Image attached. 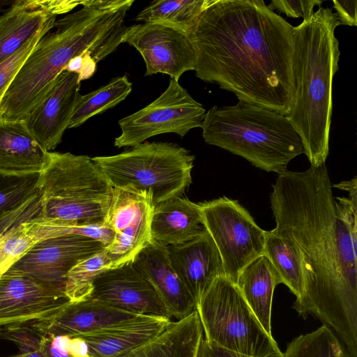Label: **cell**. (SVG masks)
Wrapping results in <instances>:
<instances>
[{"label": "cell", "mask_w": 357, "mask_h": 357, "mask_svg": "<svg viewBox=\"0 0 357 357\" xmlns=\"http://www.w3.org/2000/svg\"><path fill=\"white\" fill-rule=\"evenodd\" d=\"M332 187L325 164L278 175L273 230L301 264L304 291L294 308L321 321L357 357V195L335 198Z\"/></svg>", "instance_id": "obj_1"}, {"label": "cell", "mask_w": 357, "mask_h": 357, "mask_svg": "<svg viewBox=\"0 0 357 357\" xmlns=\"http://www.w3.org/2000/svg\"><path fill=\"white\" fill-rule=\"evenodd\" d=\"M294 26L262 0H213L188 36L195 75L239 101L287 116Z\"/></svg>", "instance_id": "obj_2"}, {"label": "cell", "mask_w": 357, "mask_h": 357, "mask_svg": "<svg viewBox=\"0 0 357 357\" xmlns=\"http://www.w3.org/2000/svg\"><path fill=\"white\" fill-rule=\"evenodd\" d=\"M134 0H85L82 8L56 20L36 43L0 102V120H23L74 58L89 54L97 63L114 52L126 29Z\"/></svg>", "instance_id": "obj_3"}, {"label": "cell", "mask_w": 357, "mask_h": 357, "mask_svg": "<svg viewBox=\"0 0 357 357\" xmlns=\"http://www.w3.org/2000/svg\"><path fill=\"white\" fill-rule=\"evenodd\" d=\"M339 25L333 8L320 6L309 21L294 26V97L287 116L312 167L324 165L329 153L332 85L340 55L335 31Z\"/></svg>", "instance_id": "obj_4"}, {"label": "cell", "mask_w": 357, "mask_h": 357, "mask_svg": "<svg viewBox=\"0 0 357 357\" xmlns=\"http://www.w3.org/2000/svg\"><path fill=\"white\" fill-rule=\"evenodd\" d=\"M204 142L243 158L252 165L278 175L304 153L301 138L287 116L238 101L213 106L201 126Z\"/></svg>", "instance_id": "obj_5"}, {"label": "cell", "mask_w": 357, "mask_h": 357, "mask_svg": "<svg viewBox=\"0 0 357 357\" xmlns=\"http://www.w3.org/2000/svg\"><path fill=\"white\" fill-rule=\"evenodd\" d=\"M42 218L68 226L105 225L114 188L87 155L50 153L40 173Z\"/></svg>", "instance_id": "obj_6"}, {"label": "cell", "mask_w": 357, "mask_h": 357, "mask_svg": "<svg viewBox=\"0 0 357 357\" xmlns=\"http://www.w3.org/2000/svg\"><path fill=\"white\" fill-rule=\"evenodd\" d=\"M91 159L114 188L142 196L154 207L182 197L192 182L195 156L176 144L146 142Z\"/></svg>", "instance_id": "obj_7"}, {"label": "cell", "mask_w": 357, "mask_h": 357, "mask_svg": "<svg viewBox=\"0 0 357 357\" xmlns=\"http://www.w3.org/2000/svg\"><path fill=\"white\" fill-rule=\"evenodd\" d=\"M196 311L206 342L251 357H283L236 284L225 276L204 291Z\"/></svg>", "instance_id": "obj_8"}, {"label": "cell", "mask_w": 357, "mask_h": 357, "mask_svg": "<svg viewBox=\"0 0 357 357\" xmlns=\"http://www.w3.org/2000/svg\"><path fill=\"white\" fill-rule=\"evenodd\" d=\"M199 205L204 225L220 253L224 276L236 284L242 269L262 255L266 231L237 200L223 196Z\"/></svg>", "instance_id": "obj_9"}, {"label": "cell", "mask_w": 357, "mask_h": 357, "mask_svg": "<svg viewBox=\"0 0 357 357\" xmlns=\"http://www.w3.org/2000/svg\"><path fill=\"white\" fill-rule=\"evenodd\" d=\"M206 110L181 86L170 79L167 89L153 102L119 121L121 134L115 138L118 148L134 146L164 133L181 137L190 130L201 128Z\"/></svg>", "instance_id": "obj_10"}, {"label": "cell", "mask_w": 357, "mask_h": 357, "mask_svg": "<svg viewBox=\"0 0 357 357\" xmlns=\"http://www.w3.org/2000/svg\"><path fill=\"white\" fill-rule=\"evenodd\" d=\"M88 236L67 234L37 242L8 270L65 292L66 275L79 261L105 248Z\"/></svg>", "instance_id": "obj_11"}, {"label": "cell", "mask_w": 357, "mask_h": 357, "mask_svg": "<svg viewBox=\"0 0 357 357\" xmlns=\"http://www.w3.org/2000/svg\"><path fill=\"white\" fill-rule=\"evenodd\" d=\"M142 55L146 64V76L167 74L178 81L186 71L195 70L194 46L184 32L155 23L127 26L123 39Z\"/></svg>", "instance_id": "obj_12"}, {"label": "cell", "mask_w": 357, "mask_h": 357, "mask_svg": "<svg viewBox=\"0 0 357 357\" xmlns=\"http://www.w3.org/2000/svg\"><path fill=\"white\" fill-rule=\"evenodd\" d=\"M70 302L64 291L10 270L0 276V327L48 319Z\"/></svg>", "instance_id": "obj_13"}, {"label": "cell", "mask_w": 357, "mask_h": 357, "mask_svg": "<svg viewBox=\"0 0 357 357\" xmlns=\"http://www.w3.org/2000/svg\"><path fill=\"white\" fill-rule=\"evenodd\" d=\"M88 298L136 314L172 319L153 287L132 261L99 274L93 281Z\"/></svg>", "instance_id": "obj_14"}, {"label": "cell", "mask_w": 357, "mask_h": 357, "mask_svg": "<svg viewBox=\"0 0 357 357\" xmlns=\"http://www.w3.org/2000/svg\"><path fill=\"white\" fill-rule=\"evenodd\" d=\"M79 74L63 70L43 99L23 121L37 142L47 151L54 149L68 128L80 96Z\"/></svg>", "instance_id": "obj_15"}, {"label": "cell", "mask_w": 357, "mask_h": 357, "mask_svg": "<svg viewBox=\"0 0 357 357\" xmlns=\"http://www.w3.org/2000/svg\"><path fill=\"white\" fill-rule=\"evenodd\" d=\"M132 262L153 287L172 319H182L196 310V303L173 268L166 246L150 239Z\"/></svg>", "instance_id": "obj_16"}, {"label": "cell", "mask_w": 357, "mask_h": 357, "mask_svg": "<svg viewBox=\"0 0 357 357\" xmlns=\"http://www.w3.org/2000/svg\"><path fill=\"white\" fill-rule=\"evenodd\" d=\"M79 4L78 1L15 0L0 15V63L47 22Z\"/></svg>", "instance_id": "obj_17"}, {"label": "cell", "mask_w": 357, "mask_h": 357, "mask_svg": "<svg viewBox=\"0 0 357 357\" xmlns=\"http://www.w3.org/2000/svg\"><path fill=\"white\" fill-rule=\"evenodd\" d=\"M166 247L173 268L196 303L216 278L224 276L220 253L207 230L190 241Z\"/></svg>", "instance_id": "obj_18"}, {"label": "cell", "mask_w": 357, "mask_h": 357, "mask_svg": "<svg viewBox=\"0 0 357 357\" xmlns=\"http://www.w3.org/2000/svg\"><path fill=\"white\" fill-rule=\"evenodd\" d=\"M139 315L87 298L69 302L52 317L33 321L32 325L38 333L44 336L66 335L73 338L133 319Z\"/></svg>", "instance_id": "obj_19"}, {"label": "cell", "mask_w": 357, "mask_h": 357, "mask_svg": "<svg viewBox=\"0 0 357 357\" xmlns=\"http://www.w3.org/2000/svg\"><path fill=\"white\" fill-rule=\"evenodd\" d=\"M172 321L163 317L139 315L79 337L87 343L90 357H115L155 338Z\"/></svg>", "instance_id": "obj_20"}, {"label": "cell", "mask_w": 357, "mask_h": 357, "mask_svg": "<svg viewBox=\"0 0 357 357\" xmlns=\"http://www.w3.org/2000/svg\"><path fill=\"white\" fill-rule=\"evenodd\" d=\"M206 230L199 204L186 198L171 199L153 208L151 239L164 246L190 241Z\"/></svg>", "instance_id": "obj_21"}, {"label": "cell", "mask_w": 357, "mask_h": 357, "mask_svg": "<svg viewBox=\"0 0 357 357\" xmlns=\"http://www.w3.org/2000/svg\"><path fill=\"white\" fill-rule=\"evenodd\" d=\"M50 153L37 142L23 120H0V172L41 173L48 164Z\"/></svg>", "instance_id": "obj_22"}, {"label": "cell", "mask_w": 357, "mask_h": 357, "mask_svg": "<svg viewBox=\"0 0 357 357\" xmlns=\"http://www.w3.org/2000/svg\"><path fill=\"white\" fill-rule=\"evenodd\" d=\"M203 328L195 310L175 321L158 337L115 357H197Z\"/></svg>", "instance_id": "obj_23"}, {"label": "cell", "mask_w": 357, "mask_h": 357, "mask_svg": "<svg viewBox=\"0 0 357 357\" xmlns=\"http://www.w3.org/2000/svg\"><path fill=\"white\" fill-rule=\"evenodd\" d=\"M281 279L264 255H260L239 273L236 286L257 319L269 335L271 333V307L274 289Z\"/></svg>", "instance_id": "obj_24"}, {"label": "cell", "mask_w": 357, "mask_h": 357, "mask_svg": "<svg viewBox=\"0 0 357 357\" xmlns=\"http://www.w3.org/2000/svg\"><path fill=\"white\" fill-rule=\"evenodd\" d=\"M213 0H158L136 16L144 23L169 26L189 35L197 20Z\"/></svg>", "instance_id": "obj_25"}, {"label": "cell", "mask_w": 357, "mask_h": 357, "mask_svg": "<svg viewBox=\"0 0 357 357\" xmlns=\"http://www.w3.org/2000/svg\"><path fill=\"white\" fill-rule=\"evenodd\" d=\"M262 255L269 260L282 284L289 289L296 296V301H298L304 291L303 271L298 256L290 243L273 229L266 231Z\"/></svg>", "instance_id": "obj_26"}, {"label": "cell", "mask_w": 357, "mask_h": 357, "mask_svg": "<svg viewBox=\"0 0 357 357\" xmlns=\"http://www.w3.org/2000/svg\"><path fill=\"white\" fill-rule=\"evenodd\" d=\"M153 207L146 200L135 220L115 234L113 243L105 248L110 268L132 261L151 239L150 224Z\"/></svg>", "instance_id": "obj_27"}, {"label": "cell", "mask_w": 357, "mask_h": 357, "mask_svg": "<svg viewBox=\"0 0 357 357\" xmlns=\"http://www.w3.org/2000/svg\"><path fill=\"white\" fill-rule=\"evenodd\" d=\"M131 91L132 83L123 75L86 95L80 94L68 128L79 127L92 116L115 107Z\"/></svg>", "instance_id": "obj_28"}, {"label": "cell", "mask_w": 357, "mask_h": 357, "mask_svg": "<svg viewBox=\"0 0 357 357\" xmlns=\"http://www.w3.org/2000/svg\"><path fill=\"white\" fill-rule=\"evenodd\" d=\"M283 357H351L346 347L327 326L294 338Z\"/></svg>", "instance_id": "obj_29"}, {"label": "cell", "mask_w": 357, "mask_h": 357, "mask_svg": "<svg viewBox=\"0 0 357 357\" xmlns=\"http://www.w3.org/2000/svg\"><path fill=\"white\" fill-rule=\"evenodd\" d=\"M110 266L106 248L76 264L66 275L65 294L70 302L87 299L94 280Z\"/></svg>", "instance_id": "obj_30"}, {"label": "cell", "mask_w": 357, "mask_h": 357, "mask_svg": "<svg viewBox=\"0 0 357 357\" xmlns=\"http://www.w3.org/2000/svg\"><path fill=\"white\" fill-rule=\"evenodd\" d=\"M40 173L24 175L0 172V219L39 193Z\"/></svg>", "instance_id": "obj_31"}, {"label": "cell", "mask_w": 357, "mask_h": 357, "mask_svg": "<svg viewBox=\"0 0 357 357\" xmlns=\"http://www.w3.org/2000/svg\"><path fill=\"white\" fill-rule=\"evenodd\" d=\"M33 220L21 223L0 236V276L40 241Z\"/></svg>", "instance_id": "obj_32"}, {"label": "cell", "mask_w": 357, "mask_h": 357, "mask_svg": "<svg viewBox=\"0 0 357 357\" xmlns=\"http://www.w3.org/2000/svg\"><path fill=\"white\" fill-rule=\"evenodd\" d=\"M56 18L47 22L15 54L0 63V102L36 43L54 27Z\"/></svg>", "instance_id": "obj_33"}, {"label": "cell", "mask_w": 357, "mask_h": 357, "mask_svg": "<svg viewBox=\"0 0 357 357\" xmlns=\"http://www.w3.org/2000/svg\"><path fill=\"white\" fill-rule=\"evenodd\" d=\"M32 325V322L0 327V339L14 342L20 353L40 349L43 337Z\"/></svg>", "instance_id": "obj_34"}, {"label": "cell", "mask_w": 357, "mask_h": 357, "mask_svg": "<svg viewBox=\"0 0 357 357\" xmlns=\"http://www.w3.org/2000/svg\"><path fill=\"white\" fill-rule=\"evenodd\" d=\"M42 217L40 192L15 211L0 219V236L21 223Z\"/></svg>", "instance_id": "obj_35"}, {"label": "cell", "mask_w": 357, "mask_h": 357, "mask_svg": "<svg viewBox=\"0 0 357 357\" xmlns=\"http://www.w3.org/2000/svg\"><path fill=\"white\" fill-rule=\"evenodd\" d=\"M322 3V0H272L268 7L290 17H303V22H306L314 14V6H320Z\"/></svg>", "instance_id": "obj_36"}, {"label": "cell", "mask_w": 357, "mask_h": 357, "mask_svg": "<svg viewBox=\"0 0 357 357\" xmlns=\"http://www.w3.org/2000/svg\"><path fill=\"white\" fill-rule=\"evenodd\" d=\"M333 3L340 25H357V1L334 0Z\"/></svg>", "instance_id": "obj_37"}, {"label": "cell", "mask_w": 357, "mask_h": 357, "mask_svg": "<svg viewBox=\"0 0 357 357\" xmlns=\"http://www.w3.org/2000/svg\"><path fill=\"white\" fill-rule=\"evenodd\" d=\"M197 357H251L206 342L204 336L200 342Z\"/></svg>", "instance_id": "obj_38"}, {"label": "cell", "mask_w": 357, "mask_h": 357, "mask_svg": "<svg viewBox=\"0 0 357 357\" xmlns=\"http://www.w3.org/2000/svg\"><path fill=\"white\" fill-rule=\"evenodd\" d=\"M40 349L48 357H73L68 351L55 346L49 336H43Z\"/></svg>", "instance_id": "obj_39"}, {"label": "cell", "mask_w": 357, "mask_h": 357, "mask_svg": "<svg viewBox=\"0 0 357 357\" xmlns=\"http://www.w3.org/2000/svg\"><path fill=\"white\" fill-rule=\"evenodd\" d=\"M68 351L73 357H86L89 356V347L82 337H73Z\"/></svg>", "instance_id": "obj_40"}, {"label": "cell", "mask_w": 357, "mask_h": 357, "mask_svg": "<svg viewBox=\"0 0 357 357\" xmlns=\"http://www.w3.org/2000/svg\"><path fill=\"white\" fill-rule=\"evenodd\" d=\"M357 180L356 176H354L350 181H342L341 183L334 184L333 187L339 188L340 190L348 191L349 193L357 192Z\"/></svg>", "instance_id": "obj_41"}, {"label": "cell", "mask_w": 357, "mask_h": 357, "mask_svg": "<svg viewBox=\"0 0 357 357\" xmlns=\"http://www.w3.org/2000/svg\"><path fill=\"white\" fill-rule=\"evenodd\" d=\"M8 357H48L41 349L18 354Z\"/></svg>", "instance_id": "obj_42"}, {"label": "cell", "mask_w": 357, "mask_h": 357, "mask_svg": "<svg viewBox=\"0 0 357 357\" xmlns=\"http://www.w3.org/2000/svg\"><path fill=\"white\" fill-rule=\"evenodd\" d=\"M15 0H0V15L10 6Z\"/></svg>", "instance_id": "obj_43"}, {"label": "cell", "mask_w": 357, "mask_h": 357, "mask_svg": "<svg viewBox=\"0 0 357 357\" xmlns=\"http://www.w3.org/2000/svg\"><path fill=\"white\" fill-rule=\"evenodd\" d=\"M86 357H90L89 356H86Z\"/></svg>", "instance_id": "obj_44"}]
</instances>
